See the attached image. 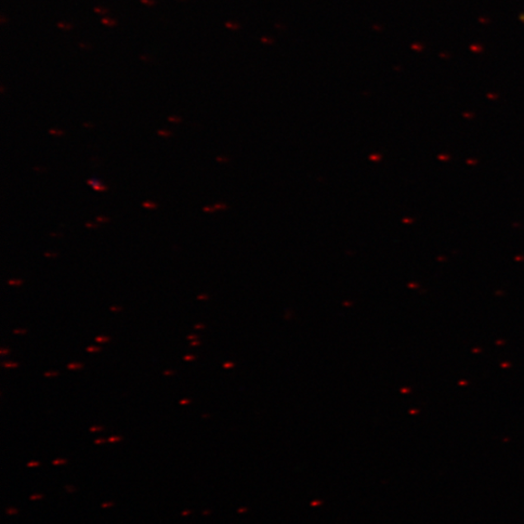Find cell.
<instances>
[{
    "label": "cell",
    "instance_id": "cell-1",
    "mask_svg": "<svg viewBox=\"0 0 524 524\" xmlns=\"http://www.w3.org/2000/svg\"><path fill=\"white\" fill-rule=\"evenodd\" d=\"M89 186L93 188L96 192H105L108 190V186L103 185L101 181L97 179H89L87 181Z\"/></svg>",
    "mask_w": 524,
    "mask_h": 524
},
{
    "label": "cell",
    "instance_id": "cell-2",
    "mask_svg": "<svg viewBox=\"0 0 524 524\" xmlns=\"http://www.w3.org/2000/svg\"><path fill=\"white\" fill-rule=\"evenodd\" d=\"M101 23L105 25L110 26V28H112V26H116L117 24V21H115L111 18H103L101 20Z\"/></svg>",
    "mask_w": 524,
    "mask_h": 524
},
{
    "label": "cell",
    "instance_id": "cell-3",
    "mask_svg": "<svg viewBox=\"0 0 524 524\" xmlns=\"http://www.w3.org/2000/svg\"><path fill=\"white\" fill-rule=\"evenodd\" d=\"M58 26L64 31H70L72 29V25L70 23H59Z\"/></svg>",
    "mask_w": 524,
    "mask_h": 524
},
{
    "label": "cell",
    "instance_id": "cell-4",
    "mask_svg": "<svg viewBox=\"0 0 524 524\" xmlns=\"http://www.w3.org/2000/svg\"><path fill=\"white\" fill-rule=\"evenodd\" d=\"M157 135L164 136V137H169V136H173V134L170 133V131L164 130V129L157 131Z\"/></svg>",
    "mask_w": 524,
    "mask_h": 524
},
{
    "label": "cell",
    "instance_id": "cell-5",
    "mask_svg": "<svg viewBox=\"0 0 524 524\" xmlns=\"http://www.w3.org/2000/svg\"><path fill=\"white\" fill-rule=\"evenodd\" d=\"M95 11L98 13V14H101L102 16L107 15L108 13V9L103 7H97L95 8Z\"/></svg>",
    "mask_w": 524,
    "mask_h": 524
},
{
    "label": "cell",
    "instance_id": "cell-6",
    "mask_svg": "<svg viewBox=\"0 0 524 524\" xmlns=\"http://www.w3.org/2000/svg\"><path fill=\"white\" fill-rule=\"evenodd\" d=\"M143 207H145L146 209H156L157 205L154 202L152 201H146L143 203Z\"/></svg>",
    "mask_w": 524,
    "mask_h": 524
},
{
    "label": "cell",
    "instance_id": "cell-7",
    "mask_svg": "<svg viewBox=\"0 0 524 524\" xmlns=\"http://www.w3.org/2000/svg\"><path fill=\"white\" fill-rule=\"evenodd\" d=\"M49 133L52 136H61L63 135V131L62 130H58V129H51L49 131Z\"/></svg>",
    "mask_w": 524,
    "mask_h": 524
},
{
    "label": "cell",
    "instance_id": "cell-8",
    "mask_svg": "<svg viewBox=\"0 0 524 524\" xmlns=\"http://www.w3.org/2000/svg\"><path fill=\"white\" fill-rule=\"evenodd\" d=\"M6 513H7V515H9V516H12V515H17V514H18V510H17V509H15V508H8V509L6 510Z\"/></svg>",
    "mask_w": 524,
    "mask_h": 524
},
{
    "label": "cell",
    "instance_id": "cell-9",
    "mask_svg": "<svg viewBox=\"0 0 524 524\" xmlns=\"http://www.w3.org/2000/svg\"><path fill=\"white\" fill-rule=\"evenodd\" d=\"M82 365L81 364H77V363H72L69 365V369L70 370H80L82 369Z\"/></svg>",
    "mask_w": 524,
    "mask_h": 524
},
{
    "label": "cell",
    "instance_id": "cell-10",
    "mask_svg": "<svg viewBox=\"0 0 524 524\" xmlns=\"http://www.w3.org/2000/svg\"><path fill=\"white\" fill-rule=\"evenodd\" d=\"M141 3L148 6H153L156 4L155 0H141Z\"/></svg>",
    "mask_w": 524,
    "mask_h": 524
},
{
    "label": "cell",
    "instance_id": "cell-11",
    "mask_svg": "<svg viewBox=\"0 0 524 524\" xmlns=\"http://www.w3.org/2000/svg\"><path fill=\"white\" fill-rule=\"evenodd\" d=\"M168 120H169V122H173L174 124L181 123V119L179 117H170Z\"/></svg>",
    "mask_w": 524,
    "mask_h": 524
},
{
    "label": "cell",
    "instance_id": "cell-12",
    "mask_svg": "<svg viewBox=\"0 0 524 524\" xmlns=\"http://www.w3.org/2000/svg\"><path fill=\"white\" fill-rule=\"evenodd\" d=\"M43 495L42 494H33L31 496V501H39V500H42Z\"/></svg>",
    "mask_w": 524,
    "mask_h": 524
},
{
    "label": "cell",
    "instance_id": "cell-13",
    "mask_svg": "<svg viewBox=\"0 0 524 524\" xmlns=\"http://www.w3.org/2000/svg\"><path fill=\"white\" fill-rule=\"evenodd\" d=\"M10 285H21L23 284L22 280H10L8 283Z\"/></svg>",
    "mask_w": 524,
    "mask_h": 524
},
{
    "label": "cell",
    "instance_id": "cell-14",
    "mask_svg": "<svg viewBox=\"0 0 524 524\" xmlns=\"http://www.w3.org/2000/svg\"><path fill=\"white\" fill-rule=\"evenodd\" d=\"M109 338L108 337H97L96 341L97 342H107V341H108Z\"/></svg>",
    "mask_w": 524,
    "mask_h": 524
},
{
    "label": "cell",
    "instance_id": "cell-15",
    "mask_svg": "<svg viewBox=\"0 0 524 524\" xmlns=\"http://www.w3.org/2000/svg\"><path fill=\"white\" fill-rule=\"evenodd\" d=\"M4 366L7 367V369H14V367H17L18 364L8 362V363H5Z\"/></svg>",
    "mask_w": 524,
    "mask_h": 524
},
{
    "label": "cell",
    "instance_id": "cell-16",
    "mask_svg": "<svg viewBox=\"0 0 524 524\" xmlns=\"http://www.w3.org/2000/svg\"><path fill=\"white\" fill-rule=\"evenodd\" d=\"M67 463H68V461H65V460H58V461L52 462V464L58 465V464H65Z\"/></svg>",
    "mask_w": 524,
    "mask_h": 524
},
{
    "label": "cell",
    "instance_id": "cell-17",
    "mask_svg": "<svg viewBox=\"0 0 524 524\" xmlns=\"http://www.w3.org/2000/svg\"><path fill=\"white\" fill-rule=\"evenodd\" d=\"M121 440H122V438H121V437H111V438H109V440H108V441H109L110 443H113V442H119V441H121Z\"/></svg>",
    "mask_w": 524,
    "mask_h": 524
},
{
    "label": "cell",
    "instance_id": "cell-18",
    "mask_svg": "<svg viewBox=\"0 0 524 524\" xmlns=\"http://www.w3.org/2000/svg\"><path fill=\"white\" fill-rule=\"evenodd\" d=\"M97 220H98V221H101V222H107V221H109V219H108V218H105V217H98V218H97Z\"/></svg>",
    "mask_w": 524,
    "mask_h": 524
},
{
    "label": "cell",
    "instance_id": "cell-19",
    "mask_svg": "<svg viewBox=\"0 0 524 524\" xmlns=\"http://www.w3.org/2000/svg\"><path fill=\"white\" fill-rule=\"evenodd\" d=\"M88 351H99L100 348H97V347H89L87 349Z\"/></svg>",
    "mask_w": 524,
    "mask_h": 524
},
{
    "label": "cell",
    "instance_id": "cell-20",
    "mask_svg": "<svg viewBox=\"0 0 524 524\" xmlns=\"http://www.w3.org/2000/svg\"><path fill=\"white\" fill-rule=\"evenodd\" d=\"M39 465H41V463H35V462H32V463H30L28 464V467H36V466H39Z\"/></svg>",
    "mask_w": 524,
    "mask_h": 524
},
{
    "label": "cell",
    "instance_id": "cell-21",
    "mask_svg": "<svg viewBox=\"0 0 524 524\" xmlns=\"http://www.w3.org/2000/svg\"><path fill=\"white\" fill-rule=\"evenodd\" d=\"M112 506H114L113 502L104 503L101 505L102 508H108V507H112Z\"/></svg>",
    "mask_w": 524,
    "mask_h": 524
},
{
    "label": "cell",
    "instance_id": "cell-22",
    "mask_svg": "<svg viewBox=\"0 0 524 524\" xmlns=\"http://www.w3.org/2000/svg\"><path fill=\"white\" fill-rule=\"evenodd\" d=\"M65 490H67L69 492L76 491L75 488L70 486L65 487Z\"/></svg>",
    "mask_w": 524,
    "mask_h": 524
},
{
    "label": "cell",
    "instance_id": "cell-23",
    "mask_svg": "<svg viewBox=\"0 0 524 524\" xmlns=\"http://www.w3.org/2000/svg\"><path fill=\"white\" fill-rule=\"evenodd\" d=\"M57 375H58V373H56V372H49V373H45V376H46V377H54V376H57Z\"/></svg>",
    "mask_w": 524,
    "mask_h": 524
},
{
    "label": "cell",
    "instance_id": "cell-24",
    "mask_svg": "<svg viewBox=\"0 0 524 524\" xmlns=\"http://www.w3.org/2000/svg\"><path fill=\"white\" fill-rule=\"evenodd\" d=\"M101 429H102V427H91L90 428V431L91 432H96V431H98V430H101Z\"/></svg>",
    "mask_w": 524,
    "mask_h": 524
},
{
    "label": "cell",
    "instance_id": "cell-25",
    "mask_svg": "<svg viewBox=\"0 0 524 524\" xmlns=\"http://www.w3.org/2000/svg\"><path fill=\"white\" fill-rule=\"evenodd\" d=\"M87 228H98V226L93 225V224H89V222H88V224H86Z\"/></svg>",
    "mask_w": 524,
    "mask_h": 524
},
{
    "label": "cell",
    "instance_id": "cell-26",
    "mask_svg": "<svg viewBox=\"0 0 524 524\" xmlns=\"http://www.w3.org/2000/svg\"><path fill=\"white\" fill-rule=\"evenodd\" d=\"M191 514V510H185V512H182V516H187Z\"/></svg>",
    "mask_w": 524,
    "mask_h": 524
},
{
    "label": "cell",
    "instance_id": "cell-27",
    "mask_svg": "<svg viewBox=\"0 0 524 524\" xmlns=\"http://www.w3.org/2000/svg\"><path fill=\"white\" fill-rule=\"evenodd\" d=\"M111 310L116 312V311H120L121 308H119V307H111Z\"/></svg>",
    "mask_w": 524,
    "mask_h": 524
},
{
    "label": "cell",
    "instance_id": "cell-28",
    "mask_svg": "<svg viewBox=\"0 0 524 524\" xmlns=\"http://www.w3.org/2000/svg\"><path fill=\"white\" fill-rule=\"evenodd\" d=\"M0 353H2V355H5V353H8L7 350H2V351H0Z\"/></svg>",
    "mask_w": 524,
    "mask_h": 524
},
{
    "label": "cell",
    "instance_id": "cell-29",
    "mask_svg": "<svg viewBox=\"0 0 524 524\" xmlns=\"http://www.w3.org/2000/svg\"><path fill=\"white\" fill-rule=\"evenodd\" d=\"M104 442H105V440L99 439V440H97L95 443L96 444H101V443H104Z\"/></svg>",
    "mask_w": 524,
    "mask_h": 524
},
{
    "label": "cell",
    "instance_id": "cell-30",
    "mask_svg": "<svg viewBox=\"0 0 524 524\" xmlns=\"http://www.w3.org/2000/svg\"><path fill=\"white\" fill-rule=\"evenodd\" d=\"M190 401L189 400H182L181 401V404H188Z\"/></svg>",
    "mask_w": 524,
    "mask_h": 524
},
{
    "label": "cell",
    "instance_id": "cell-31",
    "mask_svg": "<svg viewBox=\"0 0 524 524\" xmlns=\"http://www.w3.org/2000/svg\"><path fill=\"white\" fill-rule=\"evenodd\" d=\"M15 333H25V331H15Z\"/></svg>",
    "mask_w": 524,
    "mask_h": 524
},
{
    "label": "cell",
    "instance_id": "cell-32",
    "mask_svg": "<svg viewBox=\"0 0 524 524\" xmlns=\"http://www.w3.org/2000/svg\"><path fill=\"white\" fill-rule=\"evenodd\" d=\"M185 360H193V358H192V357H189V356H188V357H186V358H185Z\"/></svg>",
    "mask_w": 524,
    "mask_h": 524
},
{
    "label": "cell",
    "instance_id": "cell-33",
    "mask_svg": "<svg viewBox=\"0 0 524 524\" xmlns=\"http://www.w3.org/2000/svg\"><path fill=\"white\" fill-rule=\"evenodd\" d=\"M170 374H173V372L167 371L164 373V375H170Z\"/></svg>",
    "mask_w": 524,
    "mask_h": 524
},
{
    "label": "cell",
    "instance_id": "cell-34",
    "mask_svg": "<svg viewBox=\"0 0 524 524\" xmlns=\"http://www.w3.org/2000/svg\"><path fill=\"white\" fill-rule=\"evenodd\" d=\"M193 338H195V337H193V336H190V337H189V339H193Z\"/></svg>",
    "mask_w": 524,
    "mask_h": 524
},
{
    "label": "cell",
    "instance_id": "cell-35",
    "mask_svg": "<svg viewBox=\"0 0 524 524\" xmlns=\"http://www.w3.org/2000/svg\"><path fill=\"white\" fill-rule=\"evenodd\" d=\"M521 19H522V21L524 22V14L522 15Z\"/></svg>",
    "mask_w": 524,
    "mask_h": 524
}]
</instances>
